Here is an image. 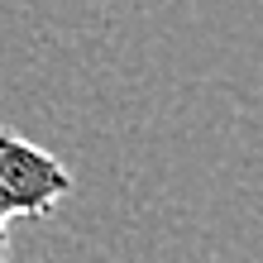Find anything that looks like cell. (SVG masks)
Segmentation results:
<instances>
[{
	"label": "cell",
	"instance_id": "obj_1",
	"mask_svg": "<svg viewBox=\"0 0 263 263\" xmlns=\"http://www.w3.org/2000/svg\"><path fill=\"white\" fill-rule=\"evenodd\" d=\"M72 192V173L48 148L29 144L24 134L0 125V220L14 215H48Z\"/></svg>",
	"mask_w": 263,
	"mask_h": 263
},
{
	"label": "cell",
	"instance_id": "obj_2",
	"mask_svg": "<svg viewBox=\"0 0 263 263\" xmlns=\"http://www.w3.org/2000/svg\"><path fill=\"white\" fill-rule=\"evenodd\" d=\"M10 258V220H0V263Z\"/></svg>",
	"mask_w": 263,
	"mask_h": 263
}]
</instances>
